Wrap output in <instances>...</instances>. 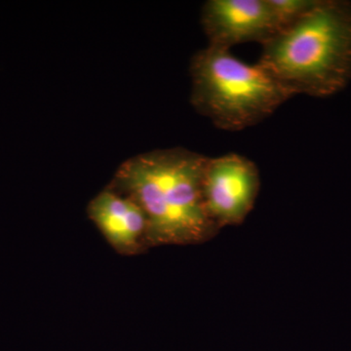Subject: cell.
Wrapping results in <instances>:
<instances>
[{"instance_id": "3", "label": "cell", "mask_w": 351, "mask_h": 351, "mask_svg": "<svg viewBox=\"0 0 351 351\" xmlns=\"http://www.w3.org/2000/svg\"><path fill=\"white\" fill-rule=\"evenodd\" d=\"M191 76L193 107L221 130L256 125L293 97L260 64L245 63L215 46L196 53Z\"/></svg>"}, {"instance_id": "2", "label": "cell", "mask_w": 351, "mask_h": 351, "mask_svg": "<svg viewBox=\"0 0 351 351\" xmlns=\"http://www.w3.org/2000/svg\"><path fill=\"white\" fill-rule=\"evenodd\" d=\"M292 95L326 98L351 80V3L316 0L263 44L258 62Z\"/></svg>"}, {"instance_id": "4", "label": "cell", "mask_w": 351, "mask_h": 351, "mask_svg": "<svg viewBox=\"0 0 351 351\" xmlns=\"http://www.w3.org/2000/svg\"><path fill=\"white\" fill-rule=\"evenodd\" d=\"M260 186L258 167L247 157L237 154L207 157L203 199L208 215L219 230L243 223L255 206Z\"/></svg>"}, {"instance_id": "1", "label": "cell", "mask_w": 351, "mask_h": 351, "mask_svg": "<svg viewBox=\"0 0 351 351\" xmlns=\"http://www.w3.org/2000/svg\"><path fill=\"white\" fill-rule=\"evenodd\" d=\"M206 160L202 154L177 147L145 152L119 166L110 189L142 208L147 246L197 245L216 237L219 228L203 199Z\"/></svg>"}, {"instance_id": "7", "label": "cell", "mask_w": 351, "mask_h": 351, "mask_svg": "<svg viewBox=\"0 0 351 351\" xmlns=\"http://www.w3.org/2000/svg\"><path fill=\"white\" fill-rule=\"evenodd\" d=\"M316 0H270L284 27L301 18L315 3Z\"/></svg>"}, {"instance_id": "5", "label": "cell", "mask_w": 351, "mask_h": 351, "mask_svg": "<svg viewBox=\"0 0 351 351\" xmlns=\"http://www.w3.org/2000/svg\"><path fill=\"white\" fill-rule=\"evenodd\" d=\"M201 22L208 45L228 50L248 43L263 45L282 29L270 0H209Z\"/></svg>"}, {"instance_id": "6", "label": "cell", "mask_w": 351, "mask_h": 351, "mask_svg": "<svg viewBox=\"0 0 351 351\" xmlns=\"http://www.w3.org/2000/svg\"><path fill=\"white\" fill-rule=\"evenodd\" d=\"M87 214L110 247L121 255L147 248V219L136 201L108 189L90 201Z\"/></svg>"}]
</instances>
